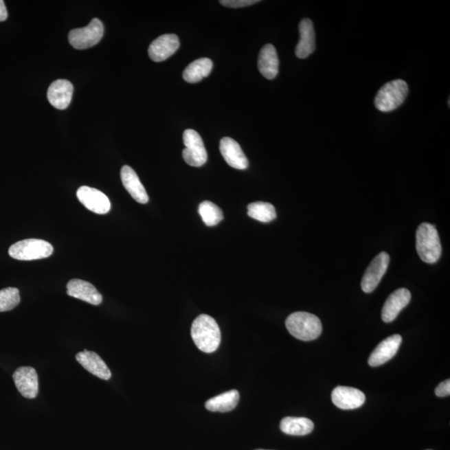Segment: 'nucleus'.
<instances>
[{"label":"nucleus","mask_w":450,"mask_h":450,"mask_svg":"<svg viewBox=\"0 0 450 450\" xmlns=\"http://www.w3.org/2000/svg\"><path fill=\"white\" fill-rule=\"evenodd\" d=\"M256 450H267V449H256Z\"/></svg>","instance_id":"obj_31"},{"label":"nucleus","mask_w":450,"mask_h":450,"mask_svg":"<svg viewBox=\"0 0 450 450\" xmlns=\"http://www.w3.org/2000/svg\"><path fill=\"white\" fill-rule=\"evenodd\" d=\"M279 57L275 46L267 44L262 48L258 60V68L266 79L273 80L279 74Z\"/></svg>","instance_id":"obj_21"},{"label":"nucleus","mask_w":450,"mask_h":450,"mask_svg":"<svg viewBox=\"0 0 450 450\" xmlns=\"http://www.w3.org/2000/svg\"><path fill=\"white\" fill-rule=\"evenodd\" d=\"M287 330L293 337L302 341H311L319 337L322 324L315 315L307 312H295L289 315L285 322Z\"/></svg>","instance_id":"obj_2"},{"label":"nucleus","mask_w":450,"mask_h":450,"mask_svg":"<svg viewBox=\"0 0 450 450\" xmlns=\"http://www.w3.org/2000/svg\"><path fill=\"white\" fill-rule=\"evenodd\" d=\"M240 401V393L236 390L211 398L205 403L206 409L212 412H229L236 408Z\"/></svg>","instance_id":"obj_22"},{"label":"nucleus","mask_w":450,"mask_h":450,"mask_svg":"<svg viewBox=\"0 0 450 450\" xmlns=\"http://www.w3.org/2000/svg\"><path fill=\"white\" fill-rule=\"evenodd\" d=\"M300 41L295 48L296 56L306 58L315 50V32L310 19H304L299 25Z\"/></svg>","instance_id":"obj_19"},{"label":"nucleus","mask_w":450,"mask_h":450,"mask_svg":"<svg viewBox=\"0 0 450 450\" xmlns=\"http://www.w3.org/2000/svg\"><path fill=\"white\" fill-rule=\"evenodd\" d=\"M429 450H430V449H429Z\"/></svg>","instance_id":"obj_32"},{"label":"nucleus","mask_w":450,"mask_h":450,"mask_svg":"<svg viewBox=\"0 0 450 450\" xmlns=\"http://www.w3.org/2000/svg\"><path fill=\"white\" fill-rule=\"evenodd\" d=\"M332 402L338 408L350 410L361 407L365 402V395L358 389L338 386L333 390Z\"/></svg>","instance_id":"obj_11"},{"label":"nucleus","mask_w":450,"mask_h":450,"mask_svg":"<svg viewBox=\"0 0 450 450\" xmlns=\"http://www.w3.org/2000/svg\"><path fill=\"white\" fill-rule=\"evenodd\" d=\"M416 249L418 256L427 264L436 263L442 253L439 234L433 225L423 223L416 232Z\"/></svg>","instance_id":"obj_3"},{"label":"nucleus","mask_w":450,"mask_h":450,"mask_svg":"<svg viewBox=\"0 0 450 450\" xmlns=\"http://www.w3.org/2000/svg\"><path fill=\"white\" fill-rule=\"evenodd\" d=\"M53 246L49 242L37 238H29L15 243L9 249L13 259L23 261L41 260L53 254Z\"/></svg>","instance_id":"obj_5"},{"label":"nucleus","mask_w":450,"mask_h":450,"mask_svg":"<svg viewBox=\"0 0 450 450\" xmlns=\"http://www.w3.org/2000/svg\"><path fill=\"white\" fill-rule=\"evenodd\" d=\"M199 214L207 226H215L224 220L220 207L210 201H203L199 206Z\"/></svg>","instance_id":"obj_26"},{"label":"nucleus","mask_w":450,"mask_h":450,"mask_svg":"<svg viewBox=\"0 0 450 450\" xmlns=\"http://www.w3.org/2000/svg\"><path fill=\"white\" fill-rule=\"evenodd\" d=\"M8 17V12L5 2L0 0V22L5 21Z\"/></svg>","instance_id":"obj_30"},{"label":"nucleus","mask_w":450,"mask_h":450,"mask_svg":"<svg viewBox=\"0 0 450 450\" xmlns=\"http://www.w3.org/2000/svg\"><path fill=\"white\" fill-rule=\"evenodd\" d=\"M67 293L74 298L93 305H100L103 301V296L92 284L79 279H74L69 282Z\"/></svg>","instance_id":"obj_16"},{"label":"nucleus","mask_w":450,"mask_h":450,"mask_svg":"<svg viewBox=\"0 0 450 450\" xmlns=\"http://www.w3.org/2000/svg\"><path fill=\"white\" fill-rule=\"evenodd\" d=\"M120 176L124 187L135 201L143 205L148 202L147 192L140 182L138 175L131 167L123 166L120 171Z\"/></svg>","instance_id":"obj_20"},{"label":"nucleus","mask_w":450,"mask_h":450,"mask_svg":"<svg viewBox=\"0 0 450 450\" xmlns=\"http://www.w3.org/2000/svg\"><path fill=\"white\" fill-rule=\"evenodd\" d=\"M213 69V62L208 58H199L187 66L183 78L188 83L195 84L208 77Z\"/></svg>","instance_id":"obj_23"},{"label":"nucleus","mask_w":450,"mask_h":450,"mask_svg":"<svg viewBox=\"0 0 450 450\" xmlns=\"http://www.w3.org/2000/svg\"><path fill=\"white\" fill-rule=\"evenodd\" d=\"M401 343L402 337L400 335H394L383 339L372 352L369 359V365L371 367H377L390 361L397 354Z\"/></svg>","instance_id":"obj_14"},{"label":"nucleus","mask_w":450,"mask_h":450,"mask_svg":"<svg viewBox=\"0 0 450 450\" xmlns=\"http://www.w3.org/2000/svg\"><path fill=\"white\" fill-rule=\"evenodd\" d=\"M13 379L22 396L33 400L38 393V379L33 367L22 366L14 371Z\"/></svg>","instance_id":"obj_10"},{"label":"nucleus","mask_w":450,"mask_h":450,"mask_svg":"<svg viewBox=\"0 0 450 450\" xmlns=\"http://www.w3.org/2000/svg\"><path fill=\"white\" fill-rule=\"evenodd\" d=\"M76 360L90 374L104 381H109L112 377L111 370L99 355L93 351L85 350L76 355Z\"/></svg>","instance_id":"obj_17"},{"label":"nucleus","mask_w":450,"mask_h":450,"mask_svg":"<svg viewBox=\"0 0 450 450\" xmlns=\"http://www.w3.org/2000/svg\"><path fill=\"white\" fill-rule=\"evenodd\" d=\"M390 260L389 254L382 252L372 260L362 279L361 288L363 292L371 293L377 288L389 267Z\"/></svg>","instance_id":"obj_8"},{"label":"nucleus","mask_w":450,"mask_h":450,"mask_svg":"<svg viewBox=\"0 0 450 450\" xmlns=\"http://www.w3.org/2000/svg\"><path fill=\"white\" fill-rule=\"evenodd\" d=\"M185 148L183 150V159L190 166L201 167L207 162L208 155L201 136L194 130H186L183 135Z\"/></svg>","instance_id":"obj_7"},{"label":"nucleus","mask_w":450,"mask_h":450,"mask_svg":"<svg viewBox=\"0 0 450 450\" xmlns=\"http://www.w3.org/2000/svg\"><path fill=\"white\" fill-rule=\"evenodd\" d=\"M191 337L199 350L207 354L214 353L221 344V328L212 317L201 315L192 324Z\"/></svg>","instance_id":"obj_1"},{"label":"nucleus","mask_w":450,"mask_h":450,"mask_svg":"<svg viewBox=\"0 0 450 450\" xmlns=\"http://www.w3.org/2000/svg\"><path fill=\"white\" fill-rule=\"evenodd\" d=\"M411 300V293L408 289L402 288L395 291L386 300L382 310L383 322H392L403 308L408 305Z\"/></svg>","instance_id":"obj_15"},{"label":"nucleus","mask_w":450,"mask_h":450,"mask_svg":"<svg viewBox=\"0 0 450 450\" xmlns=\"http://www.w3.org/2000/svg\"><path fill=\"white\" fill-rule=\"evenodd\" d=\"M258 0H221L220 3L223 6L228 8H243L248 7L254 5V3H259Z\"/></svg>","instance_id":"obj_28"},{"label":"nucleus","mask_w":450,"mask_h":450,"mask_svg":"<svg viewBox=\"0 0 450 450\" xmlns=\"http://www.w3.org/2000/svg\"><path fill=\"white\" fill-rule=\"evenodd\" d=\"M179 48L177 35L164 34L151 43L148 48V56L153 61L162 62L166 60Z\"/></svg>","instance_id":"obj_12"},{"label":"nucleus","mask_w":450,"mask_h":450,"mask_svg":"<svg viewBox=\"0 0 450 450\" xmlns=\"http://www.w3.org/2000/svg\"><path fill=\"white\" fill-rule=\"evenodd\" d=\"M248 215L262 223H269L277 216L275 207L269 203L254 202L248 205Z\"/></svg>","instance_id":"obj_25"},{"label":"nucleus","mask_w":450,"mask_h":450,"mask_svg":"<svg viewBox=\"0 0 450 450\" xmlns=\"http://www.w3.org/2000/svg\"><path fill=\"white\" fill-rule=\"evenodd\" d=\"M103 35V23L99 19L95 18L85 28L70 31L69 41L74 49H86L99 44Z\"/></svg>","instance_id":"obj_6"},{"label":"nucleus","mask_w":450,"mask_h":450,"mask_svg":"<svg viewBox=\"0 0 450 450\" xmlns=\"http://www.w3.org/2000/svg\"><path fill=\"white\" fill-rule=\"evenodd\" d=\"M436 394L438 397H446L450 394V381L446 379L444 382L440 383L436 389Z\"/></svg>","instance_id":"obj_29"},{"label":"nucleus","mask_w":450,"mask_h":450,"mask_svg":"<svg viewBox=\"0 0 450 450\" xmlns=\"http://www.w3.org/2000/svg\"><path fill=\"white\" fill-rule=\"evenodd\" d=\"M74 86L66 80H58L49 86L48 93L49 102L54 108L65 109L69 107L72 100Z\"/></svg>","instance_id":"obj_18"},{"label":"nucleus","mask_w":450,"mask_h":450,"mask_svg":"<svg viewBox=\"0 0 450 450\" xmlns=\"http://www.w3.org/2000/svg\"><path fill=\"white\" fill-rule=\"evenodd\" d=\"M408 93L409 87L405 81H390L379 90L374 100L375 107L381 112L394 111L404 104Z\"/></svg>","instance_id":"obj_4"},{"label":"nucleus","mask_w":450,"mask_h":450,"mask_svg":"<svg viewBox=\"0 0 450 450\" xmlns=\"http://www.w3.org/2000/svg\"><path fill=\"white\" fill-rule=\"evenodd\" d=\"M77 198L85 208L98 214H105L111 209V203L103 192L88 186L77 190Z\"/></svg>","instance_id":"obj_9"},{"label":"nucleus","mask_w":450,"mask_h":450,"mask_svg":"<svg viewBox=\"0 0 450 450\" xmlns=\"http://www.w3.org/2000/svg\"><path fill=\"white\" fill-rule=\"evenodd\" d=\"M315 425L310 418L303 417H286L280 423L282 432L289 436H304L314 430Z\"/></svg>","instance_id":"obj_24"},{"label":"nucleus","mask_w":450,"mask_h":450,"mask_svg":"<svg viewBox=\"0 0 450 450\" xmlns=\"http://www.w3.org/2000/svg\"><path fill=\"white\" fill-rule=\"evenodd\" d=\"M220 150L227 164L234 169L244 170L249 166V160L236 140L225 137L221 140Z\"/></svg>","instance_id":"obj_13"},{"label":"nucleus","mask_w":450,"mask_h":450,"mask_svg":"<svg viewBox=\"0 0 450 450\" xmlns=\"http://www.w3.org/2000/svg\"><path fill=\"white\" fill-rule=\"evenodd\" d=\"M21 302V295L16 288H6L0 291V312L14 310Z\"/></svg>","instance_id":"obj_27"}]
</instances>
